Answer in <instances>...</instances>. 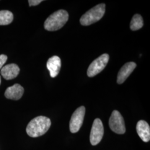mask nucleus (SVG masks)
I'll list each match as a JSON object with an SVG mask.
<instances>
[{
  "mask_svg": "<svg viewBox=\"0 0 150 150\" xmlns=\"http://www.w3.org/2000/svg\"><path fill=\"white\" fill-rule=\"evenodd\" d=\"M108 61L109 55L107 54H103L95 59L88 68L87 71V76L90 77H92L98 74L105 68Z\"/></svg>",
  "mask_w": 150,
  "mask_h": 150,
  "instance_id": "nucleus-4",
  "label": "nucleus"
},
{
  "mask_svg": "<svg viewBox=\"0 0 150 150\" xmlns=\"http://www.w3.org/2000/svg\"><path fill=\"white\" fill-rule=\"evenodd\" d=\"M85 111V107L81 106L77 108L72 114L70 122L71 132L74 134L80 130L84 120Z\"/></svg>",
  "mask_w": 150,
  "mask_h": 150,
  "instance_id": "nucleus-6",
  "label": "nucleus"
},
{
  "mask_svg": "<svg viewBox=\"0 0 150 150\" xmlns=\"http://www.w3.org/2000/svg\"><path fill=\"white\" fill-rule=\"evenodd\" d=\"M144 26V21L142 16L139 14H136L133 16L130 23V28L132 31H137L141 28Z\"/></svg>",
  "mask_w": 150,
  "mask_h": 150,
  "instance_id": "nucleus-14",
  "label": "nucleus"
},
{
  "mask_svg": "<svg viewBox=\"0 0 150 150\" xmlns=\"http://www.w3.org/2000/svg\"><path fill=\"white\" fill-rule=\"evenodd\" d=\"M23 93V87L20 84L16 83L6 89L5 92V96L8 99L18 100L21 98Z\"/></svg>",
  "mask_w": 150,
  "mask_h": 150,
  "instance_id": "nucleus-10",
  "label": "nucleus"
},
{
  "mask_svg": "<svg viewBox=\"0 0 150 150\" xmlns=\"http://www.w3.org/2000/svg\"><path fill=\"white\" fill-rule=\"evenodd\" d=\"M109 126L113 132L117 134H123L126 132L123 117L117 110H114L112 113L109 120Z\"/></svg>",
  "mask_w": 150,
  "mask_h": 150,
  "instance_id": "nucleus-5",
  "label": "nucleus"
},
{
  "mask_svg": "<svg viewBox=\"0 0 150 150\" xmlns=\"http://www.w3.org/2000/svg\"><path fill=\"white\" fill-rule=\"evenodd\" d=\"M104 134V129L102 121L100 118H96L92 125L90 139L91 145L95 146L102 140Z\"/></svg>",
  "mask_w": 150,
  "mask_h": 150,
  "instance_id": "nucleus-7",
  "label": "nucleus"
},
{
  "mask_svg": "<svg viewBox=\"0 0 150 150\" xmlns=\"http://www.w3.org/2000/svg\"><path fill=\"white\" fill-rule=\"evenodd\" d=\"M106 5L101 4L93 7L81 17V24L83 26H89L101 20L105 13Z\"/></svg>",
  "mask_w": 150,
  "mask_h": 150,
  "instance_id": "nucleus-3",
  "label": "nucleus"
},
{
  "mask_svg": "<svg viewBox=\"0 0 150 150\" xmlns=\"http://www.w3.org/2000/svg\"><path fill=\"white\" fill-rule=\"evenodd\" d=\"M1 77H0V85H1Z\"/></svg>",
  "mask_w": 150,
  "mask_h": 150,
  "instance_id": "nucleus-17",
  "label": "nucleus"
},
{
  "mask_svg": "<svg viewBox=\"0 0 150 150\" xmlns=\"http://www.w3.org/2000/svg\"><path fill=\"white\" fill-rule=\"evenodd\" d=\"M13 20V13L7 10L0 11V25L10 24Z\"/></svg>",
  "mask_w": 150,
  "mask_h": 150,
  "instance_id": "nucleus-13",
  "label": "nucleus"
},
{
  "mask_svg": "<svg viewBox=\"0 0 150 150\" xmlns=\"http://www.w3.org/2000/svg\"><path fill=\"white\" fill-rule=\"evenodd\" d=\"M7 59V56L5 54H0V69L3 67Z\"/></svg>",
  "mask_w": 150,
  "mask_h": 150,
  "instance_id": "nucleus-15",
  "label": "nucleus"
},
{
  "mask_svg": "<svg viewBox=\"0 0 150 150\" xmlns=\"http://www.w3.org/2000/svg\"><path fill=\"white\" fill-rule=\"evenodd\" d=\"M68 12L64 10L56 11L48 17L44 23L45 28L49 31L59 30L69 20Z\"/></svg>",
  "mask_w": 150,
  "mask_h": 150,
  "instance_id": "nucleus-2",
  "label": "nucleus"
},
{
  "mask_svg": "<svg viewBox=\"0 0 150 150\" xmlns=\"http://www.w3.org/2000/svg\"><path fill=\"white\" fill-rule=\"evenodd\" d=\"M20 68L15 64H7L4 66L1 70V74L7 80H12L19 74Z\"/></svg>",
  "mask_w": 150,
  "mask_h": 150,
  "instance_id": "nucleus-9",
  "label": "nucleus"
},
{
  "mask_svg": "<svg viewBox=\"0 0 150 150\" xmlns=\"http://www.w3.org/2000/svg\"><path fill=\"white\" fill-rule=\"evenodd\" d=\"M43 1L42 0H29L28 4L30 6H34L39 5L41 2H42Z\"/></svg>",
  "mask_w": 150,
  "mask_h": 150,
  "instance_id": "nucleus-16",
  "label": "nucleus"
},
{
  "mask_svg": "<svg viewBox=\"0 0 150 150\" xmlns=\"http://www.w3.org/2000/svg\"><path fill=\"white\" fill-rule=\"evenodd\" d=\"M136 67V64L134 62H129L124 64L118 72L117 80L118 84L123 83L133 72Z\"/></svg>",
  "mask_w": 150,
  "mask_h": 150,
  "instance_id": "nucleus-8",
  "label": "nucleus"
},
{
  "mask_svg": "<svg viewBox=\"0 0 150 150\" xmlns=\"http://www.w3.org/2000/svg\"><path fill=\"white\" fill-rule=\"evenodd\" d=\"M47 68L50 71V76L54 78L59 74L61 67V61L59 56H54L50 58L47 62Z\"/></svg>",
  "mask_w": 150,
  "mask_h": 150,
  "instance_id": "nucleus-11",
  "label": "nucleus"
},
{
  "mask_svg": "<svg viewBox=\"0 0 150 150\" xmlns=\"http://www.w3.org/2000/svg\"><path fill=\"white\" fill-rule=\"evenodd\" d=\"M136 131L137 134L141 139L148 142L150 139V127L149 125L144 120L139 121L136 125Z\"/></svg>",
  "mask_w": 150,
  "mask_h": 150,
  "instance_id": "nucleus-12",
  "label": "nucleus"
},
{
  "mask_svg": "<svg viewBox=\"0 0 150 150\" xmlns=\"http://www.w3.org/2000/svg\"><path fill=\"white\" fill-rule=\"evenodd\" d=\"M51 125L50 118L45 116H38L32 119L26 127L27 134L31 137H38L46 134Z\"/></svg>",
  "mask_w": 150,
  "mask_h": 150,
  "instance_id": "nucleus-1",
  "label": "nucleus"
}]
</instances>
